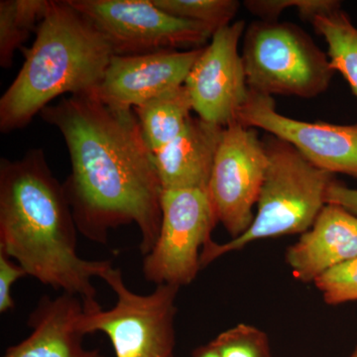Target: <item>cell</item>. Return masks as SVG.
<instances>
[{
  "label": "cell",
  "instance_id": "6da1fadb",
  "mask_svg": "<svg viewBox=\"0 0 357 357\" xmlns=\"http://www.w3.org/2000/svg\"><path fill=\"white\" fill-rule=\"evenodd\" d=\"M40 116L67 145L72 171L63 185L79 234L107 244L112 230L134 223L140 253L149 255L161 229L164 190L133 110L79 95L48 105Z\"/></svg>",
  "mask_w": 357,
  "mask_h": 357
},
{
  "label": "cell",
  "instance_id": "7a4b0ae2",
  "mask_svg": "<svg viewBox=\"0 0 357 357\" xmlns=\"http://www.w3.org/2000/svg\"><path fill=\"white\" fill-rule=\"evenodd\" d=\"M77 232L64 185L43 150L0 160V252L43 285L96 304L93 279L102 278L114 265L81 257Z\"/></svg>",
  "mask_w": 357,
  "mask_h": 357
},
{
  "label": "cell",
  "instance_id": "3957f363",
  "mask_svg": "<svg viewBox=\"0 0 357 357\" xmlns=\"http://www.w3.org/2000/svg\"><path fill=\"white\" fill-rule=\"evenodd\" d=\"M36 38L0 98V131L27 126L58 96L91 95L114 56L102 33L68 0H49Z\"/></svg>",
  "mask_w": 357,
  "mask_h": 357
},
{
  "label": "cell",
  "instance_id": "277c9868",
  "mask_svg": "<svg viewBox=\"0 0 357 357\" xmlns=\"http://www.w3.org/2000/svg\"><path fill=\"white\" fill-rule=\"evenodd\" d=\"M263 142L268 166L252 225L227 243L208 241L202 250V269L255 241L305 234L328 204V191L337 181L333 174L312 165L280 138L269 134Z\"/></svg>",
  "mask_w": 357,
  "mask_h": 357
},
{
  "label": "cell",
  "instance_id": "5b68a950",
  "mask_svg": "<svg viewBox=\"0 0 357 357\" xmlns=\"http://www.w3.org/2000/svg\"><path fill=\"white\" fill-rule=\"evenodd\" d=\"M241 57L248 89L272 98H316L325 93L337 73L328 53L306 31L279 20L250 23Z\"/></svg>",
  "mask_w": 357,
  "mask_h": 357
},
{
  "label": "cell",
  "instance_id": "8992f818",
  "mask_svg": "<svg viewBox=\"0 0 357 357\" xmlns=\"http://www.w3.org/2000/svg\"><path fill=\"white\" fill-rule=\"evenodd\" d=\"M116 302L109 310L98 303L84 305L82 328L86 335L102 333L109 338L115 357H175L176 300L180 287L156 286L140 295L131 291L121 269L110 267L102 278Z\"/></svg>",
  "mask_w": 357,
  "mask_h": 357
},
{
  "label": "cell",
  "instance_id": "52a82bcc",
  "mask_svg": "<svg viewBox=\"0 0 357 357\" xmlns=\"http://www.w3.org/2000/svg\"><path fill=\"white\" fill-rule=\"evenodd\" d=\"M107 40L116 56L202 48L213 32L166 13L153 0H68Z\"/></svg>",
  "mask_w": 357,
  "mask_h": 357
},
{
  "label": "cell",
  "instance_id": "ba28073f",
  "mask_svg": "<svg viewBox=\"0 0 357 357\" xmlns=\"http://www.w3.org/2000/svg\"><path fill=\"white\" fill-rule=\"evenodd\" d=\"M161 208L159 237L144 256L143 275L156 286L184 287L202 270V250L213 239L217 217L204 190H164Z\"/></svg>",
  "mask_w": 357,
  "mask_h": 357
},
{
  "label": "cell",
  "instance_id": "9c48e42d",
  "mask_svg": "<svg viewBox=\"0 0 357 357\" xmlns=\"http://www.w3.org/2000/svg\"><path fill=\"white\" fill-rule=\"evenodd\" d=\"M268 155L257 129L232 122L223 128L208 192L218 222L231 238L252 225Z\"/></svg>",
  "mask_w": 357,
  "mask_h": 357
},
{
  "label": "cell",
  "instance_id": "30bf717a",
  "mask_svg": "<svg viewBox=\"0 0 357 357\" xmlns=\"http://www.w3.org/2000/svg\"><path fill=\"white\" fill-rule=\"evenodd\" d=\"M237 121L286 141L326 172L357 180V123L333 124L291 119L277 112L272 96L249 89Z\"/></svg>",
  "mask_w": 357,
  "mask_h": 357
},
{
  "label": "cell",
  "instance_id": "8fae6325",
  "mask_svg": "<svg viewBox=\"0 0 357 357\" xmlns=\"http://www.w3.org/2000/svg\"><path fill=\"white\" fill-rule=\"evenodd\" d=\"M245 29V22L238 20L213 33L185 79L192 110L203 121L223 128L237 121L248 96L239 53Z\"/></svg>",
  "mask_w": 357,
  "mask_h": 357
},
{
  "label": "cell",
  "instance_id": "7c38bea8",
  "mask_svg": "<svg viewBox=\"0 0 357 357\" xmlns=\"http://www.w3.org/2000/svg\"><path fill=\"white\" fill-rule=\"evenodd\" d=\"M204 47L183 52L114 55L91 96L109 109L132 112L148 100L185 84Z\"/></svg>",
  "mask_w": 357,
  "mask_h": 357
},
{
  "label": "cell",
  "instance_id": "4fadbf2b",
  "mask_svg": "<svg viewBox=\"0 0 357 357\" xmlns=\"http://www.w3.org/2000/svg\"><path fill=\"white\" fill-rule=\"evenodd\" d=\"M356 258L357 217L335 204H326L285 255L293 276L305 284H314L321 275Z\"/></svg>",
  "mask_w": 357,
  "mask_h": 357
},
{
  "label": "cell",
  "instance_id": "5bb4252c",
  "mask_svg": "<svg viewBox=\"0 0 357 357\" xmlns=\"http://www.w3.org/2000/svg\"><path fill=\"white\" fill-rule=\"evenodd\" d=\"M83 314L84 302L77 296H43L28 317L29 335L2 357H105L100 349L84 347Z\"/></svg>",
  "mask_w": 357,
  "mask_h": 357
},
{
  "label": "cell",
  "instance_id": "9a60e30c",
  "mask_svg": "<svg viewBox=\"0 0 357 357\" xmlns=\"http://www.w3.org/2000/svg\"><path fill=\"white\" fill-rule=\"evenodd\" d=\"M223 128L191 116L175 139L155 152L163 190L208 191Z\"/></svg>",
  "mask_w": 357,
  "mask_h": 357
},
{
  "label": "cell",
  "instance_id": "2e32d148",
  "mask_svg": "<svg viewBox=\"0 0 357 357\" xmlns=\"http://www.w3.org/2000/svg\"><path fill=\"white\" fill-rule=\"evenodd\" d=\"M192 105L185 84L170 89L133 109L145 142L153 153L170 143L192 116Z\"/></svg>",
  "mask_w": 357,
  "mask_h": 357
},
{
  "label": "cell",
  "instance_id": "e0dca14e",
  "mask_svg": "<svg viewBox=\"0 0 357 357\" xmlns=\"http://www.w3.org/2000/svg\"><path fill=\"white\" fill-rule=\"evenodd\" d=\"M326 40L328 55L335 72L340 73L357 96V27L342 8L314 18L311 23Z\"/></svg>",
  "mask_w": 357,
  "mask_h": 357
},
{
  "label": "cell",
  "instance_id": "ac0fdd59",
  "mask_svg": "<svg viewBox=\"0 0 357 357\" xmlns=\"http://www.w3.org/2000/svg\"><path fill=\"white\" fill-rule=\"evenodd\" d=\"M49 0H1L0 1V66L9 69L14 54L23 48L43 20Z\"/></svg>",
  "mask_w": 357,
  "mask_h": 357
},
{
  "label": "cell",
  "instance_id": "d6986e66",
  "mask_svg": "<svg viewBox=\"0 0 357 357\" xmlns=\"http://www.w3.org/2000/svg\"><path fill=\"white\" fill-rule=\"evenodd\" d=\"M155 6L170 15L194 21L215 33L231 24L241 3L236 0H153Z\"/></svg>",
  "mask_w": 357,
  "mask_h": 357
},
{
  "label": "cell",
  "instance_id": "ffe728a7",
  "mask_svg": "<svg viewBox=\"0 0 357 357\" xmlns=\"http://www.w3.org/2000/svg\"><path fill=\"white\" fill-rule=\"evenodd\" d=\"M211 342L220 357H273L267 333L248 324L232 326Z\"/></svg>",
  "mask_w": 357,
  "mask_h": 357
},
{
  "label": "cell",
  "instance_id": "44dd1931",
  "mask_svg": "<svg viewBox=\"0 0 357 357\" xmlns=\"http://www.w3.org/2000/svg\"><path fill=\"white\" fill-rule=\"evenodd\" d=\"M243 6L259 20L277 21L286 9L294 8L301 20L312 23L319 15L342 8V2L337 0H246Z\"/></svg>",
  "mask_w": 357,
  "mask_h": 357
},
{
  "label": "cell",
  "instance_id": "7402d4cb",
  "mask_svg": "<svg viewBox=\"0 0 357 357\" xmlns=\"http://www.w3.org/2000/svg\"><path fill=\"white\" fill-rule=\"evenodd\" d=\"M314 285L331 306L357 302V258L321 275Z\"/></svg>",
  "mask_w": 357,
  "mask_h": 357
},
{
  "label": "cell",
  "instance_id": "603a6c76",
  "mask_svg": "<svg viewBox=\"0 0 357 357\" xmlns=\"http://www.w3.org/2000/svg\"><path fill=\"white\" fill-rule=\"evenodd\" d=\"M27 276L24 269L10 257L0 252V312L11 311L15 307L13 287L20 279Z\"/></svg>",
  "mask_w": 357,
  "mask_h": 357
},
{
  "label": "cell",
  "instance_id": "cb8c5ba5",
  "mask_svg": "<svg viewBox=\"0 0 357 357\" xmlns=\"http://www.w3.org/2000/svg\"><path fill=\"white\" fill-rule=\"evenodd\" d=\"M328 204H338L357 217V190L335 181L328 191Z\"/></svg>",
  "mask_w": 357,
  "mask_h": 357
},
{
  "label": "cell",
  "instance_id": "d4e9b609",
  "mask_svg": "<svg viewBox=\"0 0 357 357\" xmlns=\"http://www.w3.org/2000/svg\"><path fill=\"white\" fill-rule=\"evenodd\" d=\"M192 357H220V356L215 345L210 342L195 349Z\"/></svg>",
  "mask_w": 357,
  "mask_h": 357
},
{
  "label": "cell",
  "instance_id": "484cf974",
  "mask_svg": "<svg viewBox=\"0 0 357 357\" xmlns=\"http://www.w3.org/2000/svg\"><path fill=\"white\" fill-rule=\"evenodd\" d=\"M349 357H357V345L356 349H354V351H352V354Z\"/></svg>",
  "mask_w": 357,
  "mask_h": 357
}]
</instances>
